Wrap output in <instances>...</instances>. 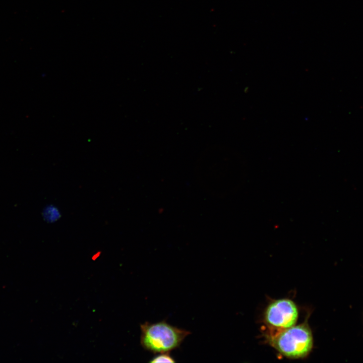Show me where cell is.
Returning <instances> with one entry per match:
<instances>
[{"label": "cell", "mask_w": 363, "mask_h": 363, "mask_svg": "<svg viewBox=\"0 0 363 363\" xmlns=\"http://www.w3.org/2000/svg\"><path fill=\"white\" fill-rule=\"evenodd\" d=\"M140 342L146 350L154 353L169 352L177 348L191 332L168 324L145 322L140 326Z\"/></svg>", "instance_id": "6da1fadb"}, {"label": "cell", "mask_w": 363, "mask_h": 363, "mask_svg": "<svg viewBox=\"0 0 363 363\" xmlns=\"http://www.w3.org/2000/svg\"><path fill=\"white\" fill-rule=\"evenodd\" d=\"M268 340L279 352L292 359L306 357L313 346L312 333L307 322L279 330Z\"/></svg>", "instance_id": "7a4b0ae2"}, {"label": "cell", "mask_w": 363, "mask_h": 363, "mask_svg": "<svg viewBox=\"0 0 363 363\" xmlns=\"http://www.w3.org/2000/svg\"><path fill=\"white\" fill-rule=\"evenodd\" d=\"M298 310L295 303L288 298L277 299L271 302L267 307L264 320L269 327L283 330L296 324Z\"/></svg>", "instance_id": "3957f363"}, {"label": "cell", "mask_w": 363, "mask_h": 363, "mask_svg": "<svg viewBox=\"0 0 363 363\" xmlns=\"http://www.w3.org/2000/svg\"><path fill=\"white\" fill-rule=\"evenodd\" d=\"M151 363H157V362H175V360L170 355L169 352L161 353L153 357L151 360L149 361Z\"/></svg>", "instance_id": "277c9868"}]
</instances>
